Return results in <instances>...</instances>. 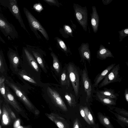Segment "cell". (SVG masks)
Instances as JSON below:
<instances>
[{"label":"cell","mask_w":128,"mask_h":128,"mask_svg":"<svg viewBox=\"0 0 128 128\" xmlns=\"http://www.w3.org/2000/svg\"><path fill=\"white\" fill-rule=\"evenodd\" d=\"M21 68L33 78L40 81L42 70L34 57L27 48L23 47Z\"/></svg>","instance_id":"6da1fadb"},{"label":"cell","mask_w":128,"mask_h":128,"mask_svg":"<svg viewBox=\"0 0 128 128\" xmlns=\"http://www.w3.org/2000/svg\"><path fill=\"white\" fill-rule=\"evenodd\" d=\"M42 87V96L44 98L50 99L56 106L63 111H68L67 108L60 96L50 84H44Z\"/></svg>","instance_id":"7a4b0ae2"},{"label":"cell","mask_w":128,"mask_h":128,"mask_svg":"<svg viewBox=\"0 0 128 128\" xmlns=\"http://www.w3.org/2000/svg\"><path fill=\"white\" fill-rule=\"evenodd\" d=\"M23 10L32 30L34 32L36 37L38 39L42 38L38 34V30L42 34L47 40H49L48 34L46 30L39 21L26 8L24 7Z\"/></svg>","instance_id":"3957f363"},{"label":"cell","mask_w":128,"mask_h":128,"mask_svg":"<svg viewBox=\"0 0 128 128\" xmlns=\"http://www.w3.org/2000/svg\"><path fill=\"white\" fill-rule=\"evenodd\" d=\"M4 82L7 86L13 90L16 96L26 106L31 110L34 109V107L29 100L26 93L18 84L7 77L6 78Z\"/></svg>","instance_id":"277c9868"},{"label":"cell","mask_w":128,"mask_h":128,"mask_svg":"<svg viewBox=\"0 0 128 128\" xmlns=\"http://www.w3.org/2000/svg\"><path fill=\"white\" fill-rule=\"evenodd\" d=\"M0 4L7 8L13 16L20 23L21 26L30 35L26 29L21 17L20 11L16 0H0Z\"/></svg>","instance_id":"5b68a950"},{"label":"cell","mask_w":128,"mask_h":128,"mask_svg":"<svg viewBox=\"0 0 128 128\" xmlns=\"http://www.w3.org/2000/svg\"><path fill=\"white\" fill-rule=\"evenodd\" d=\"M73 7L76 20L84 30L86 32L88 25V12L86 6L82 7L78 4L74 3Z\"/></svg>","instance_id":"8992f818"},{"label":"cell","mask_w":128,"mask_h":128,"mask_svg":"<svg viewBox=\"0 0 128 128\" xmlns=\"http://www.w3.org/2000/svg\"><path fill=\"white\" fill-rule=\"evenodd\" d=\"M67 70L75 94L78 96L80 87V74L76 66L73 63H69L67 64Z\"/></svg>","instance_id":"52a82bcc"},{"label":"cell","mask_w":128,"mask_h":128,"mask_svg":"<svg viewBox=\"0 0 128 128\" xmlns=\"http://www.w3.org/2000/svg\"><path fill=\"white\" fill-rule=\"evenodd\" d=\"M0 29L6 37L9 36L13 39L18 38V33L14 26L10 23L1 13L0 14Z\"/></svg>","instance_id":"ba28073f"},{"label":"cell","mask_w":128,"mask_h":128,"mask_svg":"<svg viewBox=\"0 0 128 128\" xmlns=\"http://www.w3.org/2000/svg\"><path fill=\"white\" fill-rule=\"evenodd\" d=\"M120 69L119 64L114 66L99 84L98 88H100L112 83L120 82L122 80V78L119 74Z\"/></svg>","instance_id":"9c48e42d"},{"label":"cell","mask_w":128,"mask_h":128,"mask_svg":"<svg viewBox=\"0 0 128 128\" xmlns=\"http://www.w3.org/2000/svg\"><path fill=\"white\" fill-rule=\"evenodd\" d=\"M7 56L10 64V68L16 74L20 68L21 58L18 52L10 48H8Z\"/></svg>","instance_id":"30bf717a"},{"label":"cell","mask_w":128,"mask_h":128,"mask_svg":"<svg viewBox=\"0 0 128 128\" xmlns=\"http://www.w3.org/2000/svg\"><path fill=\"white\" fill-rule=\"evenodd\" d=\"M82 82L84 90L86 94V100L88 102L92 96V88L90 80L88 75L86 65V61L84 64V68L82 74Z\"/></svg>","instance_id":"8fae6325"},{"label":"cell","mask_w":128,"mask_h":128,"mask_svg":"<svg viewBox=\"0 0 128 128\" xmlns=\"http://www.w3.org/2000/svg\"><path fill=\"white\" fill-rule=\"evenodd\" d=\"M78 50L81 58L80 61L84 62L86 60L90 64L91 55L89 44L88 43H83L78 48Z\"/></svg>","instance_id":"7c38bea8"},{"label":"cell","mask_w":128,"mask_h":128,"mask_svg":"<svg viewBox=\"0 0 128 128\" xmlns=\"http://www.w3.org/2000/svg\"><path fill=\"white\" fill-rule=\"evenodd\" d=\"M47 116L58 128H69V124L66 120L58 114L52 113L48 114Z\"/></svg>","instance_id":"4fadbf2b"},{"label":"cell","mask_w":128,"mask_h":128,"mask_svg":"<svg viewBox=\"0 0 128 128\" xmlns=\"http://www.w3.org/2000/svg\"><path fill=\"white\" fill-rule=\"evenodd\" d=\"M21 79L28 82L36 86L42 87L44 84L42 83L41 81H39L31 77L28 75L24 70L20 68L15 74Z\"/></svg>","instance_id":"5bb4252c"},{"label":"cell","mask_w":128,"mask_h":128,"mask_svg":"<svg viewBox=\"0 0 128 128\" xmlns=\"http://www.w3.org/2000/svg\"><path fill=\"white\" fill-rule=\"evenodd\" d=\"M27 48L32 54L42 70L45 73H46L47 70L43 60L42 53L40 50L29 47Z\"/></svg>","instance_id":"9a60e30c"},{"label":"cell","mask_w":128,"mask_h":128,"mask_svg":"<svg viewBox=\"0 0 128 128\" xmlns=\"http://www.w3.org/2000/svg\"><path fill=\"white\" fill-rule=\"evenodd\" d=\"M92 11L91 16V24L94 32L96 33L98 30L99 23V17L96 7L92 6Z\"/></svg>","instance_id":"2e32d148"},{"label":"cell","mask_w":128,"mask_h":128,"mask_svg":"<svg viewBox=\"0 0 128 128\" xmlns=\"http://www.w3.org/2000/svg\"><path fill=\"white\" fill-rule=\"evenodd\" d=\"M116 65V64H112L108 66L106 68L100 73L98 74L96 76L94 80L93 84L94 87H97L99 84L104 79L113 67Z\"/></svg>","instance_id":"e0dca14e"},{"label":"cell","mask_w":128,"mask_h":128,"mask_svg":"<svg viewBox=\"0 0 128 128\" xmlns=\"http://www.w3.org/2000/svg\"><path fill=\"white\" fill-rule=\"evenodd\" d=\"M6 95L7 103L10 104L18 112H20L22 110L16 101L14 96L10 92L7 86H5Z\"/></svg>","instance_id":"ac0fdd59"},{"label":"cell","mask_w":128,"mask_h":128,"mask_svg":"<svg viewBox=\"0 0 128 128\" xmlns=\"http://www.w3.org/2000/svg\"><path fill=\"white\" fill-rule=\"evenodd\" d=\"M97 58L101 60H104L108 57L114 58L111 51L102 44L100 45L99 48L96 53Z\"/></svg>","instance_id":"d6986e66"},{"label":"cell","mask_w":128,"mask_h":128,"mask_svg":"<svg viewBox=\"0 0 128 128\" xmlns=\"http://www.w3.org/2000/svg\"><path fill=\"white\" fill-rule=\"evenodd\" d=\"M96 96L97 99L103 104L108 106L116 105V100L104 96L96 92Z\"/></svg>","instance_id":"ffe728a7"},{"label":"cell","mask_w":128,"mask_h":128,"mask_svg":"<svg viewBox=\"0 0 128 128\" xmlns=\"http://www.w3.org/2000/svg\"><path fill=\"white\" fill-rule=\"evenodd\" d=\"M104 89L103 90H98L97 91L104 96L116 100H117L119 95L118 93H116L114 90L106 88Z\"/></svg>","instance_id":"44dd1931"},{"label":"cell","mask_w":128,"mask_h":128,"mask_svg":"<svg viewBox=\"0 0 128 128\" xmlns=\"http://www.w3.org/2000/svg\"><path fill=\"white\" fill-rule=\"evenodd\" d=\"M8 69L7 65L2 50L0 51V76H3L6 78Z\"/></svg>","instance_id":"7402d4cb"},{"label":"cell","mask_w":128,"mask_h":128,"mask_svg":"<svg viewBox=\"0 0 128 128\" xmlns=\"http://www.w3.org/2000/svg\"><path fill=\"white\" fill-rule=\"evenodd\" d=\"M98 118L100 123L106 128H115L106 116L100 113L98 114Z\"/></svg>","instance_id":"603a6c76"},{"label":"cell","mask_w":128,"mask_h":128,"mask_svg":"<svg viewBox=\"0 0 128 128\" xmlns=\"http://www.w3.org/2000/svg\"><path fill=\"white\" fill-rule=\"evenodd\" d=\"M109 111L116 118V121L122 127H128V118L124 117L110 110Z\"/></svg>","instance_id":"cb8c5ba5"},{"label":"cell","mask_w":128,"mask_h":128,"mask_svg":"<svg viewBox=\"0 0 128 128\" xmlns=\"http://www.w3.org/2000/svg\"><path fill=\"white\" fill-rule=\"evenodd\" d=\"M70 80L68 72L67 70L64 69L62 71L60 77L61 85L67 87L70 86Z\"/></svg>","instance_id":"d4e9b609"},{"label":"cell","mask_w":128,"mask_h":128,"mask_svg":"<svg viewBox=\"0 0 128 128\" xmlns=\"http://www.w3.org/2000/svg\"><path fill=\"white\" fill-rule=\"evenodd\" d=\"M60 31L62 36L65 38H67L69 36L74 37L72 30L70 26L68 25L64 24L63 28H61Z\"/></svg>","instance_id":"484cf974"},{"label":"cell","mask_w":128,"mask_h":128,"mask_svg":"<svg viewBox=\"0 0 128 128\" xmlns=\"http://www.w3.org/2000/svg\"><path fill=\"white\" fill-rule=\"evenodd\" d=\"M57 44L61 50L67 55L68 53H71L70 48L67 46L64 41L60 38L56 37L55 38Z\"/></svg>","instance_id":"4316f807"},{"label":"cell","mask_w":128,"mask_h":128,"mask_svg":"<svg viewBox=\"0 0 128 128\" xmlns=\"http://www.w3.org/2000/svg\"><path fill=\"white\" fill-rule=\"evenodd\" d=\"M50 55L53 59V67L56 72L59 73L60 71V66L58 57L52 52L50 53Z\"/></svg>","instance_id":"83f0119b"},{"label":"cell","mask_w":128,"mask_h":128,"mask_svg":"<svg viewBox=\"0 0 128 128\" xmlns=\"http://www.w3.org/2000/svg\"><path fill=\"white\" fill-rule=\"evenodd\" d=\"M110 110L114 111L117 114L128 118V111L123 108L116 107L113 106H108Z\"/></svg>","instance_id":"f1b7e54d"},{"label":"cell","mask_w":128,"mask_h":128,"mask_svg":"<svg viewBox=\"0 0 128 128\" xmlns=\"http://www.w3.org/2000/svg\"><path fill=\"white\" fill-rule=\"evenodd\" d=\"M69 106L74 107L76 106V102L74 96L71 93H66L64 96Z\"/></svg>","instance_id":"f546056e"},{"label":"cell","mask_w":128,"mask_h":128,"mask_svg":"<svg viewBox=\"0 0 128 128\" xmlns=\"http://www.w3.org/2000/svg\"><path fill=\"white\" fill-rule=\"evenodd\" d=\"M4 105H3L2 122L4 125H6L8 124L10 119L8 113Z\"/></svg>","instance_id":"4dcf8cb0"},{"label":"cell","mask_w":128,"mask_h":128,"mask_svg":"<svg viewBox=\"0 0 128 128\" xmlns=\"http://www.w3.org/2000/svg\"><path fill=\"white\" fill-rule=\"evenodd\" d=\"M86 116L91 124H95L93 118L89 110L86 106L83 107Z\"/></svg>","instance_id":"1f68e13d"},{"label":"cell","mask_w":128,"mask_h":128,"mask_svg":"<svg viewBox=\"0 0 128 128\" xmlns=\"http://www.w3.org/2000/svg\"><path fill=\"white\" fill-rule=\"evenodd\" d=\"M119 34L120 42L126 36H128V28L118 31Z\"/></svg>","instance_id":"d6a6232c"},{"label":"cell","mask_w":128,"mask_h":128,"mask_svg":"<svg viewBox=\"0 0 128 128\" xmlns=\"http://www.w3.org/2000/svg\"><path fill=\"white\" fill-rule=\"evenodd\" d=\"M5 82L0 84V90L1 94L5 102L7 103Z\"/></svg>","instance_id":"836d02e7"},{"label":"cell","mask_w":128,"mask_h":128,"mask_svg":"<svg viewBox=\"0 0 128 128\" xmlns=\"http://www.w3.org/2000/svg\"><path fill=\"white\" fill-rule=\"evenodd\" d=\"M80 111L81 116L83 118L86 122L88 124L90 125L91 124L90 122L88 120L86 116L83 107H82L80 108Z\"/></svg>","instance_id":"e575fe53"},{"label":"cell","mask_w":128,"mask_h":128,"mask_svg":"<svg viewBox=\"0 0 128 128\" xmlns=\"http://www.w3.org/2000/svg\"><path fill=\"white\" fill-rule=\"evenodd\" d=\"M45 2L48 4L60 7V4L58 0H44Z\"/></svg>","instance_id":"d590c367"},{"label":"cell","mask_w":128,"mask_h":128,"mask_svg":"<svg viewBox=\"0 0 128 128\" xmlns=\"http://www.w3.org/2000/svg\"><path fill=\"white\" fill-rule=\"evenodd\" d=\"M34 9L37 12H40L43 9L42 5L40 3L36 4L34 6Z\"/></svg>","instance_id":"8d00e7d4"},{"label":"cell","mask_w":128,"mask_h":128,"mask_svg":"<svg viewBox=\"0 0 128 128\" xmlns=\"http://www.w3.org/2000/svg\"><path fill=\"white\" fill-rule=\"evenodd\" d=\"M73 128H80V124L78 119L76 118L74 123Z\"/></svg>","instance_id":"74e56055"},{"label":"cell","mask_w":128,"mask_h":128,"mask_svg":"<svg viewBox=\"0 0 128 128\" xmlns=\"http://www.w3.org/2000/svg\"><path fill=\"white\" fill-rule=\"evenodd\" d=\"M124 95L128 105V88H126L125 90Z\"/></svg>","instance_id":"f35d334b"},{"label":"cell","mask_w":128,"mask_h":128,"mask_svg":"<svg viewBox=\"0 0 128 128\" xmlns=\"http://www.w3.org/2000/svg\"><path fill=\"white\" fill-rule=\"evenodd\" d=\"M20 120L18 119L15 122L14 124V128H17L18 126H20Z\"/></svg>","instance_id":"ab89813d"},{"label":"cell","mask_w":128,"mask_h":128,"mask_svg":"<svg viewBox=\"0 0 128 128\" xmlns=\"http://www.w3.org/2000/svg\"><path fill=\"white\" fill-rule=\"evenodd\" d=\"M6 78L3 76H0V84L4 82Z\"/></svg>","instance_id":"60d3db41"},{"label":"cell","mask_w":128,"mask_h":128,"mask_svg":"<svg viewBox=\"0 0 128 128\" xmlns=\"http://www.w3.org/2000/svg\"><path fill=\"white\" fill-rule=\"evenodd\" d=\"M103 4L105 5H107L110 4L112 1L111 0H102Z\"/></svg>","instance_id":"b9f144b4"},{"label":"cell","mask_w":128,"mask_h":128,"mask_svg":"<svg viewBox=\"0 0 128 128\" xmlns=\"http://www.w3.org/2000/svg\"><path fill=\"white\" fill-rule=\"evenodd\" d=\"M12 117L14 118H16V116L14 113L12 112L10 113Z\"/></svg>","instance_id":"7bdbcfd3"},{"label":"cell","mask_w":128,"mask_h":128,"mask_svg":"<svg viewBox=\"0 0 128 128\" xmlns=\"http://www.w3.org/2000/svg\"><path fill=\"white\" fill-rule=\"evenodd\" d=\"M24 128L22 126H18L17 128Z\"/></svg>","instance_id":"ee69618b"},{"label":"cell","mask_w":128,"mask_h":128,"mask_svg":"<svg viewBox=\"0 0 128 128\" xmlns=\"http://www.w3.org/2000/svg\"><path fill=\"white\" fill-rule=\"evenodd\" d=\"M2 112L1 109V108H0V118L1 117H0L1 116V114H2Z\"/></svg>","instance_id":"f6af8a7d"},{"label":"cell","mask_w":128,"mask_h":128,"mask_svg":"<svg viewBox=\"0 0 128 128\" xmlns=\"http://www.w3.org/2000/svg\"><path fill=\"white\" fill-rule=\"evenodd\" d=\"M126 64L127 66V67H128V62L127 61L126 62Z\"/></svg>","instance_id":"bcb514c9"},{"label":"cell","mask_w":128,"mask_h":128,"mask_svg":"<svg viewBox=\"0 0 128 128\" xmlns=\"http://www.w3.org/2000/svg\"><path fill=\"white\" fill-rule=\"evenodd\" d=\"M0 128H1V125L0 126Z\"/></svg>","instance_id":"7dc6e473"}]
</instances>
